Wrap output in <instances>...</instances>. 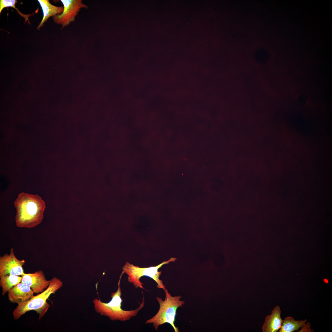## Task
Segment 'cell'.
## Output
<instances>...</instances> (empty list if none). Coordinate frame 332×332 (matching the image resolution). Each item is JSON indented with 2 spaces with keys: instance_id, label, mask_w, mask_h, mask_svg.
I'll return each instance as SVG.
<instances>
[{
  "instance_id": "cell-5",
  "label": "cell",
  "mask_w": 332,
  "mask_h": 332,
  "mask_svg": "<svg viewBox=\"0 0 332 332\" xmlns=\"http://www.w3.org/2000/svg\"><path fill=\"white\" fill-rule=\"evenodd\" d=\"M62 286V281L56 277H53L45 290L41 294L34 296L29 301L18 305L13 313L14 319H18L27 312L33 310L36 311L42 308L47 303L46 300L50 295L55 294Z\"/></svg>"
},
{
  "instance_id": "cell-9",
  "label": "cell",
  "mask_w": 332,
  "mask_h": 332,
  "mask_svg": "<svg viewBox=\"0 0 332 332\" xmlns=\"http://www.w3.org/2000/svg\"><path fill=\"white\" fill-rule=\"evenodd\" d=\"M34 293L30 286L20 282L8 292V299L19 305L29 301L34 296Z\"/></svg>"
},
{
  "instance_id": "cell-2",
  "label": "cell",
  "mask_w": 332,
  "mask_h": 332,
  "mask_svg": "<svg viewBox=\"0 0 332 332\" xmlns=\"http://www.w3.org/2000/svg\"><path fill=\"white\" fill-rule=\"evenodd\" d=\"M121 276H120L118 283V287L117 291L112 293L111 300L108 303H104L100 299H95L93 301L95 311L102 315L108 317L112 321L119 320L125 321L131 318L136 316L140 310L144 306L145 300L143 297L141 303L136 309L126 310L121 308L123 301L121 298V290L120 287Z\"/></svg>"
},
{
  "instance_id": "cell-11",
  "label": "cell",
  "mask_w": 332,
  "mask_h": 332,
  "mask_svg": "<svg viewBox=\"0 0 332 332\" xmlns=\"http://www.w3.org/2000/svg\"><path fill=\"white\" fill-rule=\"evenodd\" d=\"M49 0H38L43 11V16L42 19L37 29L39 30L43 26L44 22L50 17L54 16L61 14L64 9L63 6H57L52 5Z\"/></svg>"
},
{
  "instance_id": "cell-6",
  "label": "cell",
  "mask_w": 332,
  "mask_h": 332,
  "mask_svg": "<svg viewBox=\"0 0 332 332\" xmlns=\"http://www.w3.org/2000/svg\"><path fill=\"white\" fill-rule=\"evenodd\" d=\"M64 9L60 14L53 17L55 23L62 26V28L74 22L76 17L82 8L87 9L88 6L81 0H61Z\"/></svg>"
},
{
  "instance_id": "cell-13",
  "label": "cell",
  "mask_w": 332,
  "mask_h": 332,
  "mask_svg": "<svg viewBox=\"0 0 332 332\" xmlns=\"http://www.w3.org/2000/svg\"><path fill=\"white\" fill-rule=\"evenodd\" d=\"M307 321L295 320L291 316L287 317L283 320L282 326L279 330V332H293L298 330L305 324Z\"/></svg>"
},
{
  "instance_id": "cell-16",
  "label": "cell",
  "mask_w": 332,
  "mask_h": 332,
  "mask_svg": "<svg viewBox=\"0 0 332 332\" xmlns=\"http://www.w3.org/2000/svg\"><path fill=\"white\" fill-rule=\"evenodd\" d=\"M311 323L310 322H307L305 323L304 326L302 327V329L299 331V332H313L314 330L311 328Z\"/></svg>"
},
{
  "instance_id": "cell-10",
  "label": "cell",
  "mask_w": 332,
  "mask_h": 332,
  "mask_svg": "<svg viewBox=\"0 0 332 332\" xmlns=\"http://www.w3.org/2000/svg\"><path fill=\"white\" fill-rule=\"evenodd\" d=\"M281 310L279 306L275 307L271 315L265 318L262 327L263 332H276L280 328L283 322L281 317Z\"/></svg>"
},
{
  "instance_id": "cell-15",
  "label": "cell",
  "mask_w": 332,
  "mask_h": 332,
  "mask_svg": "<svg viewBox=\"0 0 332 332\" xmlns=\"http://www.w3.org/2000/svg\"><path fill=\"white\" fill-rule=\"evenodd\" d=\"M50 305L47 303L42 308L38 310L36 312L39 314V319L42 317L47 312Z\"/></svg>"
},
{
  "instance_id": "cell-12",
  "label": "cell",
  "mask_w": 332,
  "mask_h": 332,
  "mask_svg": "<svg viewBox=\"0 0 332 332\" xmlns=\"http://www.w3.org/2000/svg\"><path fill=\"white\" fill-rule=\"evenodd\" d=\"M0 278V285L2 287V294L3 295L21 282L22 279V276L9 275L2 276Z\"/></svg>"
},
{
  "instance_id": "cell-14",
  "label": "cell",
  "mask_w": 332,
  "mask_h": 332,
  "mask_svg": "<svg viewBox=\"0 0 332 332\" xmlns=\"http://www.w3.org/2000/svg\"><path fill=\"white\" fill-rule=\"evenodd\" d=\"M17 2L16 0H0V14L4 8L12 7Z\"/></svg>"
},
{
  "instance_id": "cell-7",
  "label": "cell",
  "mask_w": 332,
  "mask_h": 332,
  "mask_svg": "<svg viewBox=\"0 0 332 332\" xmlns=\"http://www.w3.org/2000/svg\"><path fill=\"white\" fill-rule=\"evenodd\" d=\"M25 263L24 260H19L16 257L14 248H11L9 254L6 253L0 257V277L7 275L22 276Z\"/></svg>"
},
{
  "instance_id": "cell-3",
  "label": "cell",
  "mask_w": 332,
  "mask_h": 332,
  "mask_svg": "<svg viewBox=\"0 0 332 332\" xmlns=\"http://www.w3.org/2000/svg\"><path fill=\"white\" fill-rule=\"evenodd\" d=\"M164 290L165 295L164 300L158 297H156L159 305V310L154 316L147 320L145 323L152 324L156 330L160 326L168 323L172 327L175 332H179L178 327L174 324L176 311L179 307H182L185 302L180 300L182 298L181 296H172L166 288Z\"/></svg>"
},
{
  "instance_id": "cell-8",
  "label": "cell",
  "mask_w": 332,
  "mask_h": 332,
  "mask_svg": "<svg viewBox=\"0 0 332 332\" xmlns=\"http://www.w3.org/2000/svg\"><path fill=\"white\" fill-rule=\"evenodd\" d=\"M21 282L30 287L34 293L42 292L49 286L50 280H47L43 271H39L34 273H24Z\"/></svg>"
},
{
  "instance_id": "cell-4",
  "label": "cell",
  "mask_w": 332,
  "mask_h": 332,
  "mask_svg": "<svg viewBox=\"0 0 332 332\" xmlns=\"http://www.w3.org/2000/svg\"><path fill=\"white\" fill-rule=\"evenodd\" d=\"M176 259L175 258L172 257L168 260L164 261L156 266L144 268L140 267L127 262L122 267L121 275L122 276L124 273H126L128 275V282L132 283L136 289L139 287L148 291L143 287L144 284L140 280L142 277L146 276L151 278L156 283L157 288L164 290L166 287L163 281L160 279L162 272L158 271V269L163 265L175 262Z\"/></svg>"
},
{
  "instance_id": "cell-1",
  "label": "cell",
  "mask_w": 332,
  "mask_h": 332,
  "mask_svg": "<svg viewBox=\"0 0 332 332\" xmlns=\"http://www.w3.org/2000/svg\"><path fill=\"white\" fill-rule=\"evenodd\" d=\"M14 205L16 211L15 222L18 227L33 228L42 222L45 204L38 194L22 192L18 195Z\"/></svg>"
}]
</instances>
